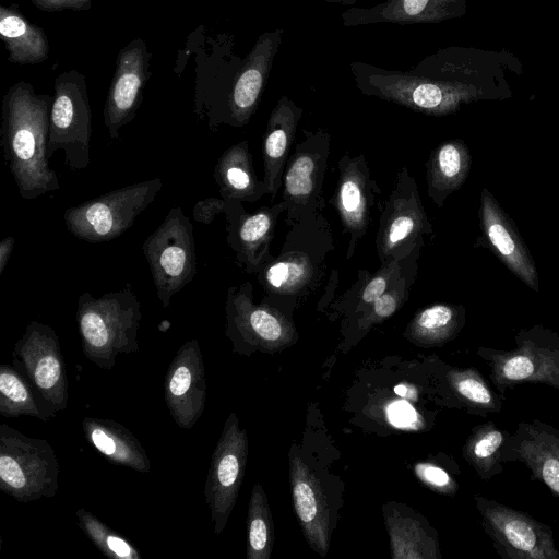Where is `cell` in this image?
<instances>
[{
    "label": "cell",
    "instance_id": "1",
    "mask_svg": "<svg viewBox=\"0 0 559 559\" xmlns=\"http://www.w3.org/2000/svg\"><path fill=\"white\" fill-rule=\"evenodd\" d=\"M52 99L29 83L13 85L3 98L0 146L19 194L36 199L58 190L60 182L47 155Z\"/></svg>",
    "mask_w": 559,
    "mask_h": 559
},
{
    "label": "cell",
    "instance_id": "2",
    "mask_svg": "<svg viewBox=\"0 0 559 559\" xmlns=\"http://www.w3.org/2000/svg\"><path fill=\"white\" fill-rule=\"evenodd\" d=\"M289 227L280 253L255 273L266 299L296 301L320 288L328 275L335 250L328 219L318 213Z\"/></svg>",
    "mask_w": 559,
    "mask_h": 559
},
{
    "label": "cell",
    "instance_id": "3",
    "mask_svg": "<svg viewBox=\"0 0 559 559\" xmlns=\"http://www.w3.org/2000/svg\"><path fill=\"white\" fill-rule=\"evenodd\" d=\"M75 320L85 358L102 369H112L119 354L140 350L141 304L129 283L98 298L81 294Z\"/></svg>",
    "mask_w": 559,
    "mask_h": 559
},
{
    "label": "cell",
    "instance_id": "4",
    "mask_svg": "<svg viewBox=\"0 0 559 559\" xmlns=\"http://www.w3.org/2000/svg\"><path fill=\"white\" fill-rule=\"evenodd\" d=\"M60 465L52 445L0 425V489L20 502L53 498Z\"/></svg>",
    "mask_w": 559,
    "mask_h": 559
},
{
    "label": "cell",
    "instance_id": "5",
    "mask_svg": "<svg viewBox=\"0 0 559 559\" xmlns=\"http://www.w3.org/2000/svg\"><path fill=\"white\" fill-rule=\"evenodd\" d=\"M514 340L513 349L477 348L499 393L504 395L522 383H540L559 390V334L536 324L519 330Z\"/></svg>",
    "mask_w": 559,
    "mask_h": 559
},
{
    "label": "cell",
    "instance_id": "6",
    "mask_svg": "<svg viewBox=\"0 0 559 559\" xmlns=\"http://www.w3.org/2000/svg\"><path fill=\"white\" fill-rule=\"evenodd\" d=\"M162 187L159 178L147 179L68 207L63 214L67 229L87 242L114 240L133 225Z\"/></svg>",
    "mask_w": 559,
    "mask_h": 559
},
{
    "label": "cell",
    "instance_id": "7",
    "mask_svg": "<svg viewBox=\"0 0 559 559\" xmlns=\"http://www.w3.org/2000/svg\"><path fill=\"white\" fill-rule=\"evenodd\" d=\"M193 230L190 218L181 207L174 206L142 246L157 298L164 308L197 273Z\"/></svg>",
    "mask_w": 559,
    "mask_h": 559
},
{
    "label": "cell",
    "instance_id": "8",
    "mask_svg": "<svg viewBox=\"0 0 559 559\" xmlns=\"http://www.w3.org/2000/svg\"><path fill=\"white\" fill-rule=\"evenodd\" d=\"M432 231L417 183L407 167L402 166L380 211L376 248L381 264L409 258L421 249L425 236Z\"/></svg>",
    "mask_w": 559,
    "mask_h": 559
},
{
    "label": "cell",
    "instance_id": "9",
    "mask_svg": "<svg viewBox=\"0 0 559 559\" xmlns=\"http://www.w3.org/2000/svg\"><path fill=\"white\" fill-rule=\"evenodd\" d=\"M91 118L85 78L76 71L59 75L50 109L48 158L61 150L71 170L85 169L90 164Z\"/></svg>",
    "mask_w": 559,
    "mask_h": 559
},
{
    "label": "cell",
    "instance_id": "10",
    "mask_svg": "<svg viewBox=\"0 0 559 559\" xmlns=\"http://www.w3.org/2000/svg\"><path fill=\"white\" fill-rule=\"evenodd\" d=\"M304 138L287 159L283 174V201L287 226L322 213L325 201L323 181L329 165L330 134L323 129L304 130Z\"/></svg>",
    "mask_w": 559,
    "mask_h": 559
},
{
    "label": "cell",
    "instance_id": "11",
    "mask_svg": "<svg viewBox=\"0 0 559 559\" xmlns=\"http://www.w3.org/2000/svg\"><path fill=\"white\" fill-rule=\"evenodd\" d=\"M480 523L503 559H559L552 528L528 513L474 496Z\"/></svg>",
    "mask_w": 559,
    "mask_h": 559
},
{
    "label": "cell",
    "instance_id": "12",
    "mask_svg": "<svg viewBox=\"0 0 559 559\" xmlns=\"http://www.w3.org/2000/svg\"><path fill=\"white\" fill-rule=\"evenodd\" d=\"M12 365L58 413L68 407L69 381L61 345L48 324L31 321L12 350Z\"/></svg>",
    "mask_w": 559,
    "mask_h": 559
},
{
    "label": "cell",
    "instance_id": "13",
    "mask_svg": "<svg viewBox=\"0 0 559 559\" xmlns=\"http://www.w3.org/2000/svg\"><path fill=\"white\" fill-rule=\"evenodd\" d=\"M252 284L231 286L226 298V335L235 346L278 350L294 343V323L277 308L264 301L254 304Z\"/></svg>",
    "mask_w": 559,
    "mask_h": 559
},
{
    "label": "cell",
    "instance_id": "14",
    "mask_svg": "<svg viewBox=\"0 0 559 559\" xmlns=\"http://www.w3.org/2000/svg\"><path fill=\"white\" fill-rule=\"evenodd\" d=\"M248 437L238 417L230 413L212 454L205 486V502L211 512L214 533L221 534L235 507L245 476Z\"/></svg>",
    "mask_w": 559,
    "mask_h": 559
},
{
    "label": "cell",
    "instance_id": "15",
    "mask_svg": "<svg viewBox=\"0 0 559 559\" xmlns=\"http://www.w3.org/2000/svg\"><path fill=\"white\" fill-rule=\"evenodd\" d=\"M338 180L333 195L344 233L349 234L346 258L350 259L357 242L366 235L374 209L381 210V189L371 176L362 153L350 156L347 152L338 160Z\"/></svg>",
    "mask_w": 559,
    "mask_h": 559
},
{
    "label": "cell",
    "instance_id": "16",
    "mask_svg": "<svg viewBox=\"0 0 559 559\" xmlns=\"http://www.w3.org/2000/svg\"><path fill=\"white\" fill-rule=\"evenodd\" d=\"M226 240L235 252L237 265L248 274H255L261 264L272 257L270 245L275 236L277 219L287 207L282 200L247 213L242 201L225 200Z\"/></svg>",
    "mask_w": 559,
    "mask_h": 559
},
{
    "label": "cell",
    "instance_id": "17",
    "mask_svg": "<svg viewBox=\"0 0 559 559\" xmlns=\"http://www.w3.org/2000/svg\"><path fill=\"white\" fill-rule=\"evenodd\" d=\"M206 381L201 347L188 340L176 352L164 380V399L169 414L181 429H191L205 407Z\"/></svg>",
    "mask_w": 559,
    "mask_h": 559
},
{
    "label": "cell",
    "instance_id": "18",
    "mask_svg": "<svg viewBox=\"0 0 559 559\" xmlns=\"http://www.w3.org/2000/svg\"><path fill=\"white\" fill-rule=\"evenodd\" d=\"M502 463L520 462L531 478L543 483L559 498V429L542 421H520L500 452Z\"/></svg>",
    "mask_w": 559,
    "mask_h": 559
},
{
    "label": "cell",
    "instance_id": "19",
    "mask_svg": "<svg viewBox=\"0 0 559 559\" xmlns=\"http://www.w3.org/2000/svg\"><path fill=\"white\" fill-rule=\"evenodd\" d=\"M147 70L148 52L138 38L120 51L105 104L104 123L111 139H117L120 129L133 119L148 78Z\"/></svg>",
    "mask_w": 559,
    "mask_h": 559
},
{
    "label": "cell",
    "instance_id": "20",
    "mask_svg": "<svg viewBox=\"0 0 559 559\" xmlns=\"http://www.w3.org/2000/svg\"><path fill=\"white\" fill-rule=\"evenodd\" d=\"M478 214L479 226L490 250L516 277L538 292L534 259L515 225L487 188L481 190Z\"/></svg>",
    "mask_w": 559,
    "mask_h": 559
},
{
    "label": "cell",
    "instance_id": "21",
    "mask_svg": "<svg viewBox=\"0 0 559 559\" xmlns=\"http://www.w3.org/2000/svg\"><path fill=\"white\" fill-rule=\"evenodd\" d=\"M289 477L294 509L308 544L325 557L330 545V515L320 480L298 456L290 455Z\"/></svg>",
    "mask_w": 559,
    "mask_h": 559
},
{
    "label": "cell",
    "instance_id": "22",
    "mask_svg": "<svg viewBox=\"0 0 559 559\" xmlns=\"http://www.w3.org/2000/svg\"><path fill=\"white\" fill-rule=\"evenodd\" d=\"M282 29L261 35L233 85L225 123L243 127L255 111L280 46Z\"/></svg>",
    "mask_w": 559,
    "mask_h": 559
},
{
    "label": "cell",
    "instance_id": "23",
    "mask_svg": "<svg viewBox=\"0 0 559 559\" xmlns=\"http://www.w3.org/2000/svg\"><path fill=\"white\" fill-rule=\"evenodd\" d=\"M302 109L287 96L277 102L271 112L263 136V181L273 201L282 188L283 174L295 140Z\"/></svg>",
    "mask_w": 559,
    "mask_h": 559
},
{
    "label": "cell",
    "instance_id": "24",
    "mask_svg": "<svg viewBox=\"0 0 559 559\" xmlns=\"http://www.w3.org/2000/svg\"><path fill=\"white\" fill-rule=\"evenodd\" d=\"M82 429L86 441L111 464L144 474L151 471L145 449L123 425L112 419L88 416L82 419Z\"/></svg>",
    "mask_w": 559,
    "mask_h": 559
},
{
    "label": "cell",
    "instance_id": "25",
    "mask_svg": "<svg viewBox=\"0 0 559 559\" xmlns=\"http://www.w3.org/2000/svg\"><path fill=\"white\" fill-rule=\"evenodd\" d=\"M213 177L224 200L254 202L269 194L263 179L255 175L246 140L231 145L219 156Z\"/></svg>",
    "mask_w": 559,
    "mask_h": 559
},
{
    "label": "cell",
    "instance_id": "26",
    "mask_svg": "<svg viewBox=\"0 0 559 559\" xmlns=\"http://www.w3.org/2000/svg\"><path fill=\"white\" fill-rule=\"evenodd\" d=\"M472 166L469 150L463 140L440 143L430 153L426 167L427 193L441 207L448 197L466 181Z\"/></svg>",
    "mask_w": 559,
    "mask_h": 559
},
{
    "label": "cell",
    "instance_id": "27",
    "mask_svg": "<svg viewBox=\"0 0 559 559\" xmlns=\"http://www.w3.org/2000/svg\"><path fill=\"white\" fill-rule=\"evenodd\" d=\"M0 414L8 418L32 416L47 421L55 418L57 412L13 365L2 364L0 366Z\"/></svg>",
    "mask_w": 559,
    "mask_h": 559
},
{
    "label": "cell",
    "instance_id": "28",
    "mask_svg": "<svg viewBox=\"0 0 559 559\" xmlns=\"http://www.w3.org/2000/svg\"><path fill=\"white\" fill-rule=\"evenodd\" d=\"M0 36L11 62L33 64L48 58V41L44 31L10 8H0Z\"/></svg>",
    "mask_w": 559,
    "mask_h": 559
},
{
    "label": "cell",
    "instance_id": "29",
    "mask_svg": "<svg viewBox=\"0 0 559 559\" xmlns=\"http://www.w3.org/2000/svg\"><path fill=\"white\" fill-rule=\"evenodd\" d=\"M445 382L451 394L472 414L487 417L502 408L503 395L496 393L474 367L449 369Z\"/></svg>",
    "mask_w": 559,
    "mask_h": 559
},
{
    "label": "cell",
    "instance_id": "30",
    "mask_svg": "<svg viewBox=\"0 0 559 559\" xmlns=\"http://www.w3.org/2000/svg\"><path fill=\"white\" fill-rule=\"evenodd\" d=\"M510 432L493 421L477 425L468 436L463 456L473 466L480 479L488 481L503 471L500 452Z\"/></svg>",
    "mask_w": 559,
    "mask_h": 559
},
{
    "label": "cell",
    "instance_id": "31",
    "mask_svg": "<svg viewBox=\"0 0 559 559\" xmlns=\"http://www.w3.org/2000/svg\"><path fill=\"white\" fill-rule=\"evenodd\" d=\"M464 322V307L436 304L420 310L413 318L407 334L419 344L441 345L455 337Z\"/></svg>",
    "mask_w": 559,
    "mask_h": 559
},
{
    "label": "cell",
    "instance_id": "32",
    "mask_svg": "<svg viewBox=\"0 0 559 559\" xmlns=\"http://www.w3.org/2000/svg\"><path fill=\"white\" fill-rule=\"evenodd\" d=\"M438 0H386L368 9H350L342 13L345 26L369 23L412 24L431 21Z\"/></svg>",
    "mask_w": 559,
    "mask_h": 559
},
{
    "label": "cell",
    "instance_id": "33",
    "mask_svg": "<svg viewBox=\"0 0 559 559\" xmlns=\"http://www.w3.org/2000/svg\"><path fill=\"white\" fill-rule=\"evenodd\" d=\"M392 557L394 559H437L438 542L429 535L423 525L409 516L386 515Z\"/></svg>",
    "mask_w": 559,
    "mask_h": 559
},
{
    "label": "cell",
    "instance_id": "34",
    "mask_svg": "<svg viewBox=\"0 0 559 559\" xmlns=\"http://www.w3.org/2000/svg\"><path fill=\"white\" fill-rule=\"evenodd\" d=\"M274 544V526L267 498L260 484H254L247 516V558L269 559Z\"/></svg>",
    "mask_w": 559,
    "mask_h": 559
},
{
    "label": "cell",
    "instance_id": "35",
    "mask_svg": "<svg viewBox=\"0 0 559 559\" xmlns=\"http://www.w3.org/2000/svg\"><path fill=\"white\" fill-rule=\"evenodd\" d=\"M78 525L90 540L110 559H141L139 550L128 539L111 530L85 508L75 511Z\"/></svg>",
    "mask_w": 559,
    "mask_h": 559
},
{
    "label": "cell",
    "instance_id": "36",
    "mask_svg": "<svg viewBox=\"0 0 559 559\" xmlns=\"http://www.w3.org/2000/svg\"><path fill=\"white\" fill-rule=\"evenodd\" d=\"M409 258L399 261L394 260L386 264H381V269L369 277L367 271H359L361 281L359 306H369L391 286H393L400 277L406 272L404 267Z\"/></svg>",
    "mask_w": 559,
    "mask_h": 559
},
{
    "label": "cell",
    "instance_id": "37",
    "mask_svg": "<svg viewBox=\"0 0 559 559\" xmlns=\"http://www.w3.org/2000/svg\"><path fill=\"white\" fill-rule=\"evenodd\" d=\"M414 471L423 483L440 493L453 496L459 489L457 483L449 472L435 463H418Z\"/></svg>",
    "mask_w": 559,
    "mask_h": 559
},
{
    "label": "cell",
    "instance_id": "38",
    "mask_svg": "<svg viewBox=\"0 0 559 559\" xmlns=\"http://www.w3.org/2000/svg\"><path fill=\"white\" fill-rule=\"evenodd\" d=\"M389 421L401 429H416L423 426V418L406 401H394L386 408Z\"/></svg>",
    "mask_w": 559,
    "mask_h": 559
},
{
    "label": "cell",
    "instance_id": "39",
    "mask_svg": "<svg viewBox=\"0 0 559 559\" xmlns=\"http://www.w3.org/2000/svg\"><path fill=\"white\" fill-rule=\"evenodd\" d=\"M225 200L223 198L210 197L195 203L192 210V217L198 223L210 224L218 214H224Z\"/></svg>",
    "mask_w": 559,
    "mask_h": 559
},
{
    "label": "cell",
    "instance_id": "40",
    "mask_svg": "<svg viewBox=\"0 0 559 559\" xmlns=\"http://www.w3.org/2000/svg\"><path fill=\"white\" fill-rule=\"evenodd\" d=\"M33 4L44 11L86 10L91 0H31Z\"/></svg>",
    "mask_w": 559,
    "mask_h": 559
},
{
    "label": "cell",
    "instance_id": "41",
    "mask_svg": "<svg viewBox=\"0 0 559 559\" xmlns=\"http://www.w3.org/2000/svg\"><path fill=\"white\" fill-rule=\"evenodd\" d=\"M14 241L15 240L12 236H8L0 242V275L3 273L8 265L13 250Z\"/></svg>",
    "mask_w": 559,
    "mask_h": 559
},
{
    "label": "cell",
    "instance_id": "42",
    "mask_svg": "<svg viewBox=\"0 0 559 559\" xmlns=\"http://www.w3.org/2000/svg\"><path fill=\"white\" fill-rule=\"evenodd\" d=\"M394 391L397 395L407 400H415L417 395L416 389L404 383L396 385Z\"/></svg>",
    "mask_w": 559,
    "mask_h": 559
},
{
    "label": "cell",
    "instance_id": "43",
    "mask_svg": "<svg viewBox=\"0 0 559 559\" xmlns=\"http://www.w3.org/2000/svg\"><path fill=\"white\" fill-rule=\"evenodd\" d=\"M323 1L345 2L347 0H323Z\"/></svg>",
    "mask_w": 559,
    "mask_h": 559
}]
</instances>
